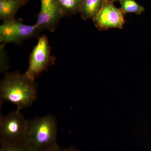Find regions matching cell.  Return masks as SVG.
<instances>
[{"mask_svg": "<svg viewBox=\"0 0 151 151\" xmlns=\"http://www.w3.org/2000/svg\"><path fill=\"white\" fill-rule=\"evenodd\" d=\"M35 81L19 71L7 72L0 83L1 103L8 101L21 110L32 105L37 97Z\"/></svg>", "mask_w": 151, "mask_h": 151, "instance_id": "6da1fadb", "label": "cell"}, {"mask_svg": "<svg viewBox=\"0 0 151 151\" xmlns=\"http://www.w3.org/2000/svg\"><path fill=\"white\" fill-rule=\"evenodd\" d=\"M55 118L47 115L28 121L25 144L35 151H54L59 147L57 141Z\"/></svg>", "mask_w": 151, "mask_h": 151, "instance_id": "7a4b0ae2", "label": "cell"}, {"mask_svg": "<svg viewBox=\"0 0 151 151\" xmlns=\"http://www.w3.org/2000/svg\"><path fill=\"white\" fill-rule=\"evenodd\" d=\"M28 121L17 109L0 119L1 145L24 144L27 137Z\"/></svg>", "mask_w": 151, "mask_h": 151, "instance_id": "3957f363", "label": "cell"}, {"mask_svg": "<svg viewBox=\"0 0 151 151\" xmlns=\"http://www.w3.org/2000/svg\"><path fill=\"white\" fill-rule=\"evenodd\" d=\"M55 60L51 54L48 38L46 36H41L30 55L28 67L25 74L35 81L42 72L54 64Z\"/></svg>", "mask_w": 151, "mask_h": 151, "instance_id": "277c9868", "label": "cell"}, {"mask_svg": "<svg viewBox=\"0 0 151 151\" xmlns=\"http://www.w3.org/2000/svg\"><path fill=\"white\" fill-rule=\"evenodd\" d=\"M41 30L35 24H25L16 18L5 21L0 25V43L19 44L36 36Z\"/></svg>", "mask_w": 151, "mask_h": 151, "instance_id": "5b68a950", "label": "cell"}, {"mask_svg": "<svg viewBox=\"0 0 151 151\" xmlns=\"http://www.w3.org/2000/svg\"><path fill=\"white\" fill-rule=\"evenodd\" d=\"M92 20L99 30L110 28L122 29L125 23L124 14L120 9L117 8L113 3L107 0Z\"/></svg>", "mask_w": 151, "mask_h": 151, "instance_id": "8992f818", "label": "cell"}, {"mask_svg": "<svg viewBox=\"0 0 151 151\" xmlns=\"http://www.w3.org/2000/svg\"><path fill=\"white\" fill-rule=\"evenodd\" d=\"M41 8L35 24L41 30L54 32L60 19L63 17L55 0H40Z\"/></svg>", "mask_w": 151, "mask_h": 151, "instance_id": "52a82bcc", "label": "cell"}, {"mask_svg": "<svg viewBox=\"0 0 151 151\" xmlns=\"http://www.w3.org/2000/svg\"><path fill=\"white\" fill-rule=\"evenodd\" d=\"M27 3L24 0H0V19L4 22L15 18L18 11Z\"/></svg>", "mask_w": 151, "mask_h": 151, "instance_id": "ba28073f", "label": "cell"}, {"mask_svg": "<svg viewBox=\"0 0 151 151\" xmlns=\"http://www.w3.org/2000/svg\"><path fill=\"white\" fill-rule=\"evenodd\" d=\"M106 0H84L79 13L84 20L92 19L102 8Z\"/></svg>", "mask_w": 151, "mask_h": 151, "instance_id": "9c48e42d", "label": "cell"}, {"mask_svg": "<svg viewBox=\"0 0 151 151\" xmlns=\"http://www.w3.org/2000/svg\"><path fill=\"white\" fill-rule=\"evenodd\" d=\"M63 17L79 13L84 0H55Z\"/></svg>", "mask_w": 151, "mask_h": 151, "instance_id": "30bf717a", "label": "cell"}, {"mask_svg": "<svg viewBox=\"0 0 151 151\" xmlns=\"http://www.w3.org/2000/svg\"><path fill=\"white\" fill-rule=\"evenodd\" d=\"M121 5L120 9L124 15L129 13H134L140 15L144 12L145 8L138 4L135 0H119Z\"/></svg>", "mask_w": 151, "mask_h": 151, "instance_id": "8fae6325", "label": "cell"}, {"mask_svg": "<svg viewBox=\"0 0 151 151\" xmlns=\"http://www.w3.org/2000/svg\"><path fill=\"white\" fill-rule=\"evenodd\" d=\"M0 151H35L25 144L1 145Z\"/></svg>", "mask_w": 151, "mask_h": 151, "instance_id": "7c38bea8", "label": "cell"}, {"mask_svg": "<svg viewBox=\"0 0 151 151\" xmlns=\"http://www.w3.org/2000/svg\"><path fill=\"white\" fill-rule=\"evenodd\" d=\"M5 44L0 43V71L4 72L9 68L8 60L5 46Z\"/></svg>", "mask_w": 151, "mask_h": 151, "instance_id": "4fadbf2b", "label": "cell"}, {"mask_svg": "<svg viewBox=\"0 0 151 151\" xmlns=\"http://www.w3.org/2000/svg\"><path fill=\"white\" fill-rule=\"evenodd\" d=\"M54 151H80L77 150V149L74 148L73 147H70L67 148H60V147L58 148Z\"/></svg>", "mask_w": 151, "mask_h": 151, "instance_id": "5bb4252c", "label": "cell"}, {"mask_svg": "<svg viewBox=\"0 0 151 151\" xmlns=\"http://www.w3.org/2000/svg\"><path fill=\"white\" fill-rule=\"evenodd\" d=\"M108 1L110 2L114 3L115 2L119 1V0H107Z\"/></svg>", "mask_w": 151, "mask_h": 151, "instance_id": "9a60e30c", "label": "cell"}, {"mask_svg": "<svg viewBox=\"0 0 151 151\" xmlns=\"http://www.w3.org/2000/svg\"><path fill=\"white\" fill-rule=\"evenodd\" d=\"M24 1H27V2H28V1H29V0H24Z\"/></svg>", "mask_w": 151, "mask_h": 151, "instance_id": "2e32d148", "label": "cell"}]
</instances>
